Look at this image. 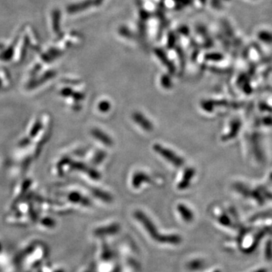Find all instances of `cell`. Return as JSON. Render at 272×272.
<instances>
[{
    "label": "cell",
    "mask_w": 272,
    "mask_h": 272,
    "mask_svg": "<svg viewBox=\"0 0 272 272\" xmlns=\"http://www.w3.org/2000/svg\"><path fill=\"white\" fill-rule=\"evenodd\" d=\"M135 217L144 225V228L147 229V232H149L151 237L156 238V239H158V240H161V238H160L161 236H159L158 233H157L155 226L145 214L143 213L141 211L137 210L135 212ZM161 238H162V240H167V241L170 242H177L179 240V238L176 236L167 237L165 238L164 237H161Z\"/></svg>",
    "instance_id": "6da1fadb"
},
{
    "label": "cell",
    "mask_w": 272,
    "mask_h": 272,
    "mask_svg": "<svg viewBox=\"0 0 272 272\" xmlns=\"http://www.w3.org/2000/svg\"><path fill=\"white\" fill-rule=\"evenodd\" d=\"M154 150L156 153L160 154L166 161L176 167H181L185 164L182 157L175 154L172 150L169 149L160 144H155L154 145Z\"/></svg>",
    "instance_id": "7a4b0ae2"
},
{
    "label": "cell",
    "mask_w": 272,
    "mask_h": 272,
    "mask_svg": "<svg viewBox=\"0 0 272 272\" xmlns=\"http://www.w3.org/2000/svg\"><path fill=\"white\" fill-rule=\"evenodd\" d=\"M133 120L136 124H138L144 131L151 132L153 130V124L147 117H144L140 112H135L133 116Z\"/></svg>",
    "instance_id": "3957f363"
},
{
    "label": "cell",
    "mask_w": 272,
    "mask_h": 272,
    "mask_svg": "<svg viewBox=\"0 0 272 272\" xmlns=\"http://www.w3.org/2000/svg\"><path fill=\"white\" fill-rule=\"evenodd\" d=\"M195 175V170L194 168H187L183 173V176L178 185V188L179 190H185L189 187L191 180L194 178Z\"/></svg>",
    "instance_id": "277c9868"
},
{
    "label": "cell",
    "mask_w": 272,
    "mask_h": 272,
    "mask_svg": "<svg viewBox=\"0 0 272 272\" xmlns=\"http://www.w3.org/2000/svg\"><path fill=\"white\" fill-rule=\"evenodd\" d=\"M151 178L144 172H137L132 178V185L134 188H138L143 183H151Z\"/></svg>",
    "instance_id": "5b68a950"
},
{
    "label": "cell",
    "mask_w": 272,
    "mask_h": 272,
    "mask_svg": "<svg viewBox=\"0 0 272 272\" xmlns=\"http://www.w3.org/2000/svg\"><path fill=\"white\" fill-rule=\"evenodd\" d=\"M92 135H93L95 138L99 140V141L103 143V144H105L106 146L110 147V146L113 144V140H112L110 136L106 134V133L102 131V130H99V129H93V130H92Z\"/></svg>",
    "instance_id": "8992f818"
},
{
    "label": "cell",
    "mask_w": 272,
    "mask_h": 272,
    "mask_svg": "<svg viewBox=\"0 0 272 272\" xmlns=\"http://www.w3.org/2000/svg\"><path fill=\"white\" fill-rule=\"evenodd\" d=\"M178 212L181 215V218L185 221V222H191L194 219V215H193L192 211L187 207L184 204H178L177 207Z\"/></svg>",
    "instance_id": "52a82bcc"
},
{
    "label": "cell",
    "mask_w": 272,
    "mask_h": 272,
    "mask_svg": "<svg viewBox=\"0 0 272 272\" xmlns=\"http://www.w3.org/2000/svg\"><path fill=\"white\" fill-rule=\"evenodd\" d=\"M93 195L96 198L100 199L101 201H104V202L110 203L111 202L113 198L109 193L106 192V191H102V190L99 189V188H92L91 189Z\"/></svg>",
    "instance_id": "ba28073f"
},
{
    "label": "cell",
    "mask_w": 272,
    "mask_h": 272,
    "mask_svg": "<svg viewBox=\"0 0 272 272\" xmlns=\"http://www.w3.org/2000/svg\"><path fill=\"white\" fill-rule=\"evenodd\" d=\"M157 55H158L160 59L162 61L163 63L167 66L169 70L173 73L175 71V68H174L173 65L167 59V56L164 54H163L162 52H160V51H157Z\"/></svg>",
    "instance_id": "9c48e42d"
},
{
    "label": "cell",
    "mask_w": 272,
    "mask_h": 272,
    "mask_svg": "<svg viewBox=\"0 0 272 272\" xmlns=\"http://www.w3.org/2000/svg\"><path fill=\"white\" fill-rule=\"evenodd\" d=\"M106 156H107V154H106L104 151H99V152L96 154V155L95 156L94 158H93V164H97V165H99V164H100L102 162V161H104V159H105Z\"/></svg>",
    "instance_id": "30bf717a"
},
{
    "label": "cell",
    "mask_w": 272,
    "mask_h": 272,
    "mask_svg": "<svg viewBox=\"0 0 272 272\" xmlns=\"http://www.w3.org/2000/svg\"><path fill=\"white\" fill-rule=\"evenodd\" d=\"M99 110L101 112H103V113H106V112L110 110V103L107 101H102V102L99 103Z\"/></svg>",
    "instance_id": "8fae6325"
},
{
    "label": "cell",
    "mask_w": 272,
    "mask_h": 272,
    "mask_svg": "<svg viewBox=\"0 0 272 272\" xmlns=\"http://www.w3.org/2000/svg\"><path fill=\"white\" fill-rule=\"evenodd\" d=\"M161 84L166 89H169V88L172 86V82H171V79L168 76H164L161 79Z\"/></svg>",
    "instance_id": "7c38bea8"
}]
</instances>
